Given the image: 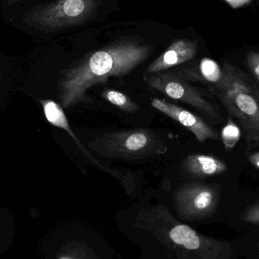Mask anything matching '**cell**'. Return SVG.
Instances as JSON below:
<instances>
[{
	"instance_id": "6da1fadb",
	"label": "cell",
	"mask_w": 259,
	"mask_h": 259,
	"mask_svg": "<svg viewBox=\"0 0 259 259\" xmlns=\"http://www.w3.org/2000/svg\"><path fill=\"white\" fill-rule=\"evenodd\" d=\"M147 44L124 41L94 52L62 71L58 98L63 109L92 102L88 91L106 83L109 77H121L141 65L152 53Z\"/></svg>"
},
{
	"instance_id": "7a4b0ae2",
	"label": "cell",
	"mask_w": 259,
	"mask_h": 259,
	"mask_svg": "<svg viewBox=\"0 0 259 259\" xmlns=\"http://www.w3.org/2000/svg\"><path fill=\"white\" fill-rule=\"evenodd\" d=\"M98 7V0H26L1 16L15 30L44 39L83 24Z\"/></svg>"
},
{
	"instance_id": "3957f363",
	"label": "cell",
	"mask_w": 259,
	"mask_h": 259,
	"mask_svg": "<svg viewBox=\"0 0 259 259\" xmlns=\"http://www.w3.org/2000/svg\"><path fill=\"white\" fill-rule=\"evenodd\" d=\"M223 77L212 91L225 106L249 146H259V91L246 74L237 67L225 62Z\"/></svg>"
},
{
	"instance_id": "277c9868",
	"label": "cell",
	"mask_w": 259,
	"mask_h": 259,
	"mask_svg": "<svg viewBox=\"0 0 259 259\" xmlns=\"http://www.w3.org/2000/svg\"><path fill=\"white\" fill-rule=\"evenodd\" d=\"M88 147L104 158L129 161L163 155L168 149L161 137L152 130L145 128L103 134L90 142Z\"/></svg>"
},
{
	"instance_id": "5b68a950",
	"label": "cell",
	"mask_w": 259,
	"mask_h": 259,
	"mask_svg": "<svg viewBox=\"0 0 259 259\" xmlns=\"http://www.w3.org/2000/svg\"><path fill=\"white\" fill-rule=\"evenodd\" d=\"M143 80L149 88L169 99L190 105L214 119H219L220 117L215 105L205 98L199 89L190 84L178 72L156 73L145 76Z\"/></svg>"
},
{
	"instance_id": "8992f818",
	"label": "cell",
	"mask_w": 259,
	"mask_h": 259,
	"mask_svg": "<svg viewBox=\"0 0 259 259\" xmlns=\"http://www.w3.org/2000/svg\"><path fill=\"white\" fill-rule=\"evenodd\" d=\"M151 106L184 126L195 136L199 143H205L207 140H219V134L214 129L211 128L202 118L182 107L156 98L152 99Z\"/></svg>"
},
{
	"instance_id": "52a82bcc",
	"label": "cell",
	"mask_w": 259,
	"mask_h": 259,
	"mask_svg": "<svg viewBox=\"0 0 259 259\" xmlns=\"http://www.w3.org/2000/svg\"><path fill=\"white\" fill-rule=\"evenodd\" d=\"M177 199L191 212L205 214L215 208L219 191L215 187L208 184L187 183L177 190Z\"/></svg>"
},
{
	"instance_id": "ba28073f",
	"label": "cell",
	"mask_w": 259,
	"mask_h": 259,
	"mask_svg": "<svg viewBox=\"0 0 259 259\" xmlns=\"http://www.w3.org/2000/svg\"><path fill=\"white\" fill-rule=\"evenodd\" d=\"M198 51L197 42L190 39H178L149 65L145 76L167 71L193 59Z\"/></svg>"
},
{
	"instance_id": "9c48e42d",
	"label": "cell",
	"mask_w": 259,
	"mask_h": 259,
	"mask_svg": "<svg viewBox=\"0 0 259 259\" xmlns=\"http://www.w3.org/2000/svg\"><path fill=\"white\" fill-rule=\"evenodd\" d=\"M228 165L214 155L194 153L187 155L181 163L180 170L186 178L202 179L225 173Z\"/></svg>"
},
{
	"instance_id": "30bf717a",
	"label": "cell",
	"mask_w": 259,
	"mask_h": 259,
	"mask_svg": "<svg viewBox=\"0 0 259 259\" xmlns=\"http://www.w3.org/2000/svg\"><path fill=\"white\" fill-rule=\"evenodd\" d=\"M41 105H42V109H44V115H45L47 121L55 127H59L64 130L65 132L68 133V135L71 137L75 142L76 144L78 146L79 149L87 155V157L90 158V160L93 161L96 165L98 166L101 169H103L106 172L110 173L114 178H116L117 180L119 179L121 177V171L118 170H113V169L108 168L105 167L104 165L99 162L91 153L89 151L84 147L83 143L80 141L76 137L74 133L73 132L71 127H70L69 122H68V118L65 115V112H64L63 108L61 106L60 104L53 101L52 100H39Z\"/></svg>"
},
{
	"instance_id": "8fae6325",
	"label": "cell",
	"mask_w": 259,
	"mask_h": 259,
	"mask_svg": "<svg viewBox=\"0 0 259 259\" xmlns=\"http://www.w3.org/2000/svg\"><path fill=\"white\" fill-rule=\"evenodd\" d=\"M180 74L187 80H195L202 83H209L212 87L219 84L223 77V71L217 62L212 59L205 58L201 60L197 69L181 70Z\"/></svg>"
},
{
	"instance_id": "7c38bea8",
	"label": "cell",
	"mask_w": 259,
	"mask_h": 259,
	"mask_svg": "<svg viewBox=\"0 0 259 259\" xmlns=\"http://www.w3.org/2000/svg\"><path fill=\"white\" fill-rule=\"evenodd\" d=\"M170 240L188 250H196L200 246V240L194 230L184 225L174 227L170 231Z\"/></svg>"
},
{
	"instance_id": "4fadbf2b",
	"label": "cell",
	"mask_w": 259,
	"mask_h": 259,
	"mask_svg": "<svg viewBox=\"0 0 259 259\" xmlns=\"http://www.w3.org/2000/svg\"><path fill=\"white\" fill-rule=\"evenodd\" d=\"M102 97L105 100L121 109L123 112L134 113L140 109L139 105L134 103L131 97L120 91L106 89L102 93Z\"/></svg>"
},
{
	"instance_id": "5bb4252c",
	"label": "cell",
	"mask_w": 259,
	"mask_h": 259,
	"mask_svg": "<svg viewBox=\"0 0 259 259\" xmlns=\"http://www.w3.org/2000/svg\"><path fill=\"white\" fill-rule=\"evenodd\" d=\"M242 131L240 127L234 122L233 118L229 117L221 134V139L226 150L231 151L234 149L240 141Z\"/></svg>"
},
{
	"instance_id": "9a60e30c",
	"label": "cell",
	"mask_w": 259,
	"mask_h": 259,
	"mask_svg": "<svg viewBox=\"0 0 259 259\" xmlns=\"http://www.w3.org/2000/svg\"><path fill=\"white\" fill-rule=\"evenodd\" d=\"M241 220L247 223L259 225V201L245 210L242 214Z\"/></svg>"
},
{
	"instance_id": "2e32d148",
	"label": "cell",
	"mask_w": 259,
	"mask_h": 259,
	"mask_svg": "<svg viewBox=\"0 0 259 259\" xmlns=\"http://www.w3.org/2000/svg\"><path fill=\"white\" fill-rule=\"evenodd\" d=\"M246 62L252 75L259 83V52H249L246 54Z\"/></svg>"
},
{
	"instance_id": "e0dca14e",
	"label": "cell",
	"mask_w": 259,
	"mask_h": 259,
	"mask_svg": "<svg viewBox=\"0 0 259 259\" xmlns=\"http://www.w3.org/2000/svg\"><path fill=\"white\" fill-rule=\"evenodd\" d=\"M26 0H0V15L7 12Z\"/></svg>"
},
{
	"instance_id": "ac0fdd59",
	"label": "cell",
	"mask_w": 259,
	"mask_h": 259,
	"mask_svg": "<svg viewBox=\"0 0 259 259\" xmlns=\"http://www.w3.org/2000/svg\"><path fill=\"white\" fill-rule=\"evenodd\" d=\"M231 7L234 9L242 7L251 3L252 0H225Z\"/></svg>"
},
{
	"instance_id": "d6986e66",
	"label": "cell",
	"mask_w": 259,
	"mask_h": 259,
	"mask_svg": "<svg viewBox=\"0 0 259 259\" xmlns=\"http://www.w3.org/2000/svg\"><path fill=\"white\" fill-rule=\"evenodd\" d=\"M249 161L254 167L259 170V152L251 154L249 156Z\"/></svg>"
},
{
	"instance_id": "ffe728a7",
	"label": "cell",
	"mask_w": 259,
	"mask_h": 259,
	"mask_svg": "<svg viewBox=\"0 0 259 259\" xmlns=\"http://www.w3.org/2000/svg\"><path fill=\"white\" fill-rule=\"evenodd\" d=\"M59 259H73V258H68V257L62 256V257H60V258H59Z\"/></svg>"
}]
</instances>
